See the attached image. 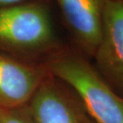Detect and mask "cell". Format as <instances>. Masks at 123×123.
I'll list each match as a JSON object with an SVG mask.
<instances>
[{"mask_svg": "<svg viewBox=\"0 0 123 123\" xmlns=\"http://www.w3.org/2000/svg\"><path fill=\"white\" fill-rule=\"evenodd\" d=\"M51 0H26L0 6V53L43 64L63 43L55 29Z\"/></svg>", "mask_w": 123, "mask_h": 123, "instance_id": "6da1fadb", "label": "cell"}, {"mask_svg": "<svg viewBox=\"0 0 123 123\" xmlns=\"http://www.w3.org/2000/svg\"><path fill=\"white\" fill-rule=\"evenodd\" d=\"M43 64L72 88L96 123H123V96L107 83L91 60L64 44Z\"/></svg>", "mask_w": 123, "mask_h": 123, "instance_id": "7a4b0ae2", "label": "cell"}, {"mask_svg": "<svg viewBox=\"0 0 123 123\" xmlns=\"http://www.w3.org/2000/svg\"><path fill=\"white\" fill-rule=\"evenodd\" d=\"M26 106L35 123H96L72 88L50 73Z\"/></svg>", "mask_w": 123, "mask_h": 123, "instance_id": "3957f363", "label": "cell"}, {"mask_svg": "<svg viewBox=\"0 0 123 123\" xmlns=\"http://www.w3.org/2000/svg\"><path fill=\"white\" fill-rule=\"evenodd\" d=\"M92 60L99 74L123 96V0L107 2L100 41Z\"/></svg>", "mask_w": 123, "mask_h": 123, "instance_id": "277c9868", "label": "cell"}, {"mask_svg": "<svg viewBox=\"0 0 123 123\" xmlns=\"http://www.w3.org/2000/svg\"><path fill=\"white\" fill-rule=\"evenodd\" d=\"M71 39V45L92 60L101 37L103 14L110 0H54Z\"/></svg>", "mask_w": 123, "mask_h": 123, "instance_id": "5b68a950", "label": "cell"}, {"mask_svg": "<svg viewBox=\"0 0 123 123\" xmlns=\"http://www.w3.org/2000/svg\"><path fill=\"white\" fill-rule=\"evenodd\" d=\"M49 74L44 64L25 62L0 53V110L27 106Z\"/></svg>", "mask_w": 123, "mask_h": 123, "instance_id": "8992f818", "label": "cell"}, {"mask_svg": "<svg viewBox=\"0 0 123 123\" xmlns=\"http://www.w3.org/2000/svg\"><path fill=\"white\" fill-rule=\"evenodd\" d=\"M0 123H35L27 106L13 110H0Z\"/></svg>", "mask_w": 123, "mask_h": 123, "instance_id": "52a82bcc", "label": "cell"}, {"mask_svg": "<svg viewBox=\"0 0 123 123\" xmlns=\"http://www.w3.org/2000/svg\"><path fill=\"white\" fill-rule=\"evenodd\" d=\"M24 1H26V0H0V6L16 4V3H19V2H22Z\"/></svg>", "mask_w": 123, "mask_h": 123, "instance_id": "ba28073f", "label": "cell"}]
</instances>
